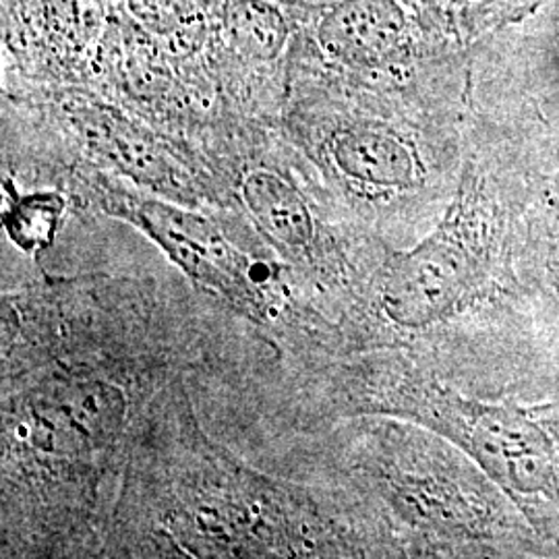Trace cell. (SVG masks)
I'll use <instances>...</instances> for the list:
<instances>
[{
    "instance_id": "obj_6",
    "label": "cell",
    "mask_w": 559,
    "mask_h": 559,
    "mask_svg": "<svg viewBox=\"0 0 559 559\" xmlns=\"http://www.w3.org/2000/svg\"><path fill=\"white\" fill-rule=\"evenodd\" d=\"M334 160L350 179L369 185H406L413 177L411 158L394 141L373 131H346L332 145Z\"/></svg>"
},
{
    "instance_id": "obj_4",
    "label": "cell",
    "mask_w": 559,
    "mask_h": 559,
    "mask_svg": "<svg viewBox=\"0 0 559 559\" xmlns=\"http://www.w3.org/2000/svg\"><path fill=\"white\" fill-rule=\"evenodd\" d=\"M473 284V251L456 222H448L415 249L390 260L381 307L399 325L425 328L450 316Z\"/></svg>"
},
{
    "instance_id": "obj_5",
    "label": "cell",
    "mask_w": 559,
    "mask_h": 559,
    "mask_svg": "<svg viewBox=\"0 0 559 559\" xmlns=\"http://www.w3.org/2000/svg\"><path fill=\"white\" fill-rule=\"evenodd\" d=\"M239 187L242 207L261 237L282 253L307 260L318 242V226L299 187L267 168L245 173Z\"/></svg>"
},
{
    "instance_id": "obj_2",
    "label": "cell",
    "mask_w": 559,
    "mask_h": 559,
    "mask_svg": "<svg viewBox=\"0 0 559 559\" xmlns=\"http://www.w3.org/2000/svg\"><path fill=\"white\" fill-rule=\"evenodd\" d=\"M129 400L117 381L69 378L46 383L29 399L20 438L55 462L108 450L124 429Z\"/></svg>"
},
{
    "instance_id": "obj_7",
    "label": "cell",
    "mask_w": 559,
    "mask_h": 559,
    "mask_svg": "<svg viewBox=\"0 0 559 559\" xmlns=\"http://www.w3.org/2000/svg\"><path fill=\"white\" fill-rule=\"evenodd\" d=\"M83 131L90 143L106 150L108 156L124 166L127 173L140 177L145 182H168L170 170H164V164L150 147V143L141 140L138 131L129 129L124 122H117L110 117H83Z\"/></svg>"
},
{
    "instance_id": "obj_1",
    "label": "cell",
    "mask_w": 559,
    "mask_h": 559,
    "mask_svg": "<svg viewBox=\"0 0 559 559\" xmlns=\"http://www.w3.org/2000/svg\"><path fill=\"white\" fill-rule=\"evenodd\" d=\"M100 203L108 214L133 224L154 240L193 282L249 318L263 316L267 302L255 276V263L207 218L115 189H102Z\"/></svg>"
},
{
    "instance_id": "obj_3",
    "label": "cell",
    "mask_w": 559,
    "mask_h": 559,
    "mask_svg": "<svg viewBox=\"0 0 559 559\" xmlns=\"http://www.w3.org/2000/svg\"><path fill=\"white\" fill-rule=\"evenodd\" d=\"M433 408L493 479L522 493L554 496L556 454L539 425L516 408L460 399L440 396Z\"/></svg>"
}]
</instances>
